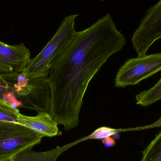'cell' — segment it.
<instances>
[{
    "label": "cell",
    "instance_id": "7a4b0ae2",
    "mask_svg": "<svg viewBox=\"0 0 161 161\" xmlns=\"http://www.w3.org/2000/svg\"><path fill=\"white\" fill-rule=\"evenodd\" d=\"M78 15L68 16L63 20L54 36L41 52L30 59L22 73L28 78H41L48 76L56 58L67 48L75 35V24Z\"/></svg>",
    "mask_w": 161,
    "mask_h": 161
},
{
    "label": "cell",
    "instance_id": "277c9868",
    "mask_svg": "<svg viewBox=\"0 0 161 161\" xmlns=\"http://www.w3.org/2000/svg\"><path fill=\"white\" fill-rule=\"evenodd\" d=\"M161 70V53L128 59L119 69L114 80L115 87L136 85Z\"/></svg>",
    "mask_w": 161,
    "mask_h": 161
},
{
    "label": "cell",
    "instance_id": "5b68a950",
    "mask_svg": "<svg viewBox=\"0 0 161 161\" xmlns=\"http://www.w3.org/2000/svg\"><path fill=\"white\" fill-rule=\"evenodd\" d=\"M161 38V0L147 11L131 39L138 56L145 55L152 44Z\"/></svg>",
    "mask_w": 161,
    "mask_h": 161
},
{
    "label": "cell",
    "instance_id": "52a82bcc",
    "mask_svg": "<svg viewBox=\"0 0 161 161\" xmlns=\"http://www.w3.org/2000/svg\"><path fill=\"white\" fill-rule=\"evenodd\" d=\"M47 77L31 79L28 94L18 99L22 104V108L38 113L49 112L50 89Z\"/></svg>",
    "mask_w": 161,
    "mask_h": 161
},
{
    "label": "cell",
    "instance_id": "9c48e42d",
    "mask_svg": "<svg viewBox=\"0 0 161 161\" xmlns=\"http://www.w3.org/2000/svg\"><path fill=\"white\" fill-rule=\"evenodd\" d=\"M137 105L148 107L161 100V79L152 88L141 92L135 96Z\"/></svg>",
    "mask_w": 161,
    "mask_h": 161
},
{
    "label": "cell",
    "instance_id": "3957f363",
    "mask_svg": "<svg viewBox=\"0 0 161 161\" xmlns=\"http://www.w3.org/2000/svg\"><path fill=\"white\" fill-rule=\"evenodd\" d=\"M43 136L19 123L0 121V161L40 143Z\"/></svg>",
    "mask_w": 161,
    "mask_h": 161
},
{
    "label": "cell",
    "instance_id": "4fadbf2b",
    "mask_svg": "<svg viewBox=\"0 0 161 161\" xmlns=\"http://www.w3.org/2000/svg\"><path fill=\"white\" fill-rule=\"evenodd\" d=\"M10 91V90L8 88H6V87H0V98L3 99L4 94Z\"/></svg>",
    "mask_w": 161,
    "mask_h": 161
},
{
    "label": "cell",
    "instance_id": "7c38bea8",
    "mask_svg": "<svg viewBox=\"0 0 161 161\" xmlns=\"http://www.w3.org/2000/svg\"><path fill=\"white\" fill-rule=\"evenodd\" d=\"M102 144L106 147H112L116 145L115 140L113 137H108L102 140Z\"/></svg>",
    "mask_w": 161,
    "mask_h": 161
},
{
    "label": "cell",
    "instance_id": "8fae6325",
    "mask_svg": "<svg viewBox=\"0 0 161 161\" xmlns=\"http://www.w3.org/2000/svg\"><path fill=\"white\" fill-rule=\"evenodd\" d=\"M19 114V108H13L0 98V121L18 123Z\"/></svg>",
    "mask_w": 161,
    "mask_h": 161
},
{
    "label": "cell",
    "instance_id": "ba28073f",
    "mask_svg": "<svg viewBox=\"0 0 161 161\" xmlns=\"http://www.w3.org/2000/svg\"><path fill=\"white\" fill-rule=\"evenodd\" d=\"M18 123L41 134L43 137H55L62 134L58 129V125L49 112H41L34 116H26L20 113Z\"/></svg>",
    "mask_w": 161,
    "mask_h": 161
},
{
    "label": "cell",
    "instance_id": "6da1fadb",
    "mask_svg": "<svg viewBox=\"0 0 161 161\" xmlns=\"http://www.w3.org/2000/svg\"><path fill=\"white\" fill-rule=\"evenodd\" d=\"M126 42L125 36L108 13L87 29L76 32L69 46L53 62L47 77L49 113L64 130L78 125L89 83Z\"/></svg>",
    "mask_w": 161,
    "mask_h": 161
},
{
    "label": "cell",
    "instance_id": "8992f818",
    "mask_svg": "<svg viewBox=\"0 0 161 161\" xmlns=\"http://www.w3.org/2000/svg\"><path fill=\"white\" fill-rule=\"evenodd\" d=\"M30 50L23 43L10 45L0 41V72L22 73L30 61Z\"/></svg>",
    "mask_w": 161,
    "mask_h": 161
},
{
    "label": "cell",
    "instance_id": "30bf717a",
    "mask_svg": "<svg viewBox=\"0 0 161 161\" xmlns=\"http://www.w3.org/2000/svg\"><path fill=\"white\" fill-rule=\"evenodd\" d=\"M141 161H161V130L143 151Z\"/></svg>",
    "mask_w": 161,
    "mask_h": 161
},
{
    "label": "cell",
    "instance_id": "2e32d148",
    "mask_svg": "<svg viewBox=\"0 0 161 161\" xmlns=\"http://www.w3.org/2000/svg\"><path fill=\"white\" fill-rule=\"evenodd\" d=\"M101 2H103V1H105V0H101Z\"/></svg>",
    "mask_w": 161,
    "mask_h": 161
},
{
    "label": "cell",
    "instance_id": "9a60e30c",
    "mask_svg": "<svg viewBox=\"0 0 161 161\" xmlns=\"http://www.w3.org/2000/svg\"><path fill=\"white\" fill-rule=\"evenodd\" d=\"M11 161V160H7V161Z\"/></svg>",
    "mask_w": 161,
    "mask_h": 161
},
{
    "label": "cell",
    "instance_id": "5bb4252c",
    "mask_svg": "<svg viewBox=\"0 0 161 161\" xmlns=\"http://www.w3.org/2000/svg\"><path fill=\"white\" fill-rule=\"evenodd\" d=\"M0 87H6V88H8L3 82L2 80V78H1V75H0Z\"/></svg>",
    "mask_w": 161,
    "mask_h": 161
}]
</instances>
